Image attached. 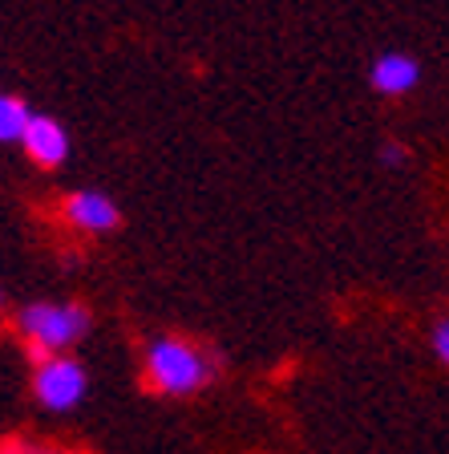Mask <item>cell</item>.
<instances>
[{"label":"cell","instance_id":"8992f818","mask_svg":"<svg viewBox=\"0 0 449 454\" xmlns=\"http://www.w3.org/2000/svg\"><path fill=\"white\" fill-rule=\"evenodd\" d=\"M368 82H373L376 94L401 98V94H413V90H417L422 66H417L409 53H381L373 61V69H368Z\"/></svg>","mask_w":449,"mask_h":454},{"label":"cell","instance_id":"6da1fadb","mask_svg":"<svg viewBox=\"0 0 449 454\" xmlns=\"http://www.w3.org/2000/svg\"><path fill=\"white\" fill-rule=\"evenodd\" d=\"M89 309L85 304H25L17 317V329L28 337V345H33V361H45L53 357V353H66L69 345H77V340L89 333Z\"/></svg>","mask_w":449,"mask_h":454},{"label":"cell","instance_id":"5b68a950","mask_svg":"<svg viewBox=\"0 0 449 454\" xmlns=\"http://www.w3.org/2000/svg\"><path fill=\"white\" fill-rule=\"evenodd\" d=\"M66 215H69V223H74V227L94 231V236L113 231V227L122 223L118 203H113L110 195H102V191H74V195L66 199Z\"/></svg>","mask_w":449,"mask_h":454},{"label":"cell","instance_id":"30bf717a","mask_svg":"<svg viewBox=\"0 0 449 454\" xmlns=\"http://www.w3.org/2000/svg\"><path fill=\"white\" fill-rule=\"evenodd\" d=\"M25 454H53V450H33V446H20Z\"/></svg>","mask_w":449,"mask_h":454},{"label":"cell","instance_id":"ba28073f","mask_svg":"<svg viewBox=\"0 0 449 454\" xmlns=\"http://www.w3.org/2000/svg\"><path fill=\"white\" fill-rule=\"evenodd\" d=\"M433 353L449 365V317L445 321H437V329H433Z\"/></svg>","mask_w":449,"mask_h":454},{"label":"cell","instance_id":"277c9868","mask_svg":"<svg viewBox=\"0 0 449 454\" xmlns=\"http://www.w3.org/2000/svg\"><path fill=\"white\" fill-rule=\"evenodd\" d=\"M20 146L28 151V159L41 162V167H61L69 159V134L66 126L49 118V114H33L20 134Z\"/></svg>","mask_w":449,"mask_h":454},{"label":"cell","instance_id":"7a4b0ae2","mask_svg":"<svg viewBox=\"0 0 449 454\" xmlns=\"http://www.w3.org/2000/svg\"><path fill=\"white\" fill-rule=\"evenodd\" d=\"M206 378H211V361L187 337H159L146 349V381L159 394L187 397L195 389H203Z\"/></svg>","mask_w":449,"mask_h":454},{"label":"cell","instance_id":"9c48e42d","mask_svg":"<svg viewBox=\"0 0 449 454\" xmlns=\"http://www.w3.org/2000/svg\"><path fill=\"white\" fill-rule=\"evenodd\" d=\"M381 159L389 162V167H397V162L405 159V146H397V142H393V146H384V151H381Z\"/></svg>","mask_w":449,"mask_h":454},{"label":"cell","instance_id":"3957f363","mask_svg":"<svg viewBox=\"0 0 449 454\" xmlns=\"http://www.w3.org/2000/svg\"><path fill=\"white\" fill-rule=\"evenodd\" d=\"M85 389H89V373H85L81 361L74 357H45L37 361V373H33V394L45 410H57V414H66V410L81 406Z\"/></svg>","mask_w":449,"mask_h":454},{"label":"cell","instance_id":"52a82bcc","mask_svg":"<svg viewBox=\"0 0 449 454\" xmlns=\"http://www.w3.org/2000/svg\"><path fill=\"white\" fill-rule=\"evenodd\" d=\"M28 118H33V110H28L20 98L0 94V142H20Z\"/></svg>","mask_w":449,"mask_h":454}]
</instances>
